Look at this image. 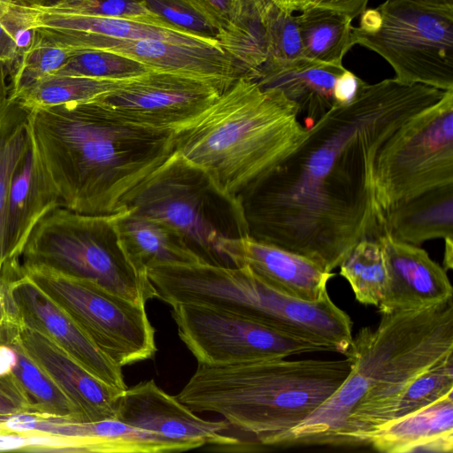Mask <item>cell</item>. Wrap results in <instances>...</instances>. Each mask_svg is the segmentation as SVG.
Returning <instances> with one entry per match:
<instances>
[{
    "label": "cell",
    "instance_id": "1",
    "mask_svg": "<svg viewBox=\"0 0 453 453\" xmlns=\"http://www.w3.org/2000/svg\"><path fill=\"white\" fill-rule=\"evenodd\" d=\"M443 94L395 78L365 81L350 104L307 127L303 142L241 195L248 235L327 272L338 267L359 241L383 234L373 184L378 150Z\"/></svg>",
    "mask_w": 453,
    "mask_h": 453
},
{
    "label": "cell",
    "instance_id": "2",
    "mask_svg": "<svg viewBox=\"0 0 453 453\" xmlns=\"http://www.w3.org/2000/svg\"><path fill=\"white\" fill-rule=\"evenodd\" d=\"M28 111L31 135L62 207L79 213L128 210L175 151L173 133L125 121L96 102Z\"/></svg>",
    "mask_w": 453,
    "mask_h": 453
},
{
    "label": "cell",
    "instance_id": "3",
    "mask_svg": "<svg viewBox=\"0 0 453 453\" xmlns=\"http://www.w3.org/2000/svg\"><path fill=\"white\" fill-rule=\"evenodd\" d=\"M453 352V302L381 314L362 327L344 356L351 370L310 417L273 447L368 445L380 416L421 372Z\"/></svg>",
    "mask_w": 453,
    "mask_h": 453
},
{
    "label": "cell",
    "instance_id": "4",
    "mask_svg": "<svg viewBox=\"0 0 453 453\" xmlns=\"http://www.w3.org/2000/svg\"><path fill=\"white\" fill-rule=\"evenodd\" d=\"M299 115L281 91L242 76L173 133L174 149L220 193L241 203L244 190L305 138L308 128Z\"/></svg>",
    "mask_w": 453,
    "mask_h": 453
},
{
    "label": "cell",
    "instance_id": "5",
    "mask_svg": "<svg viewBox=\"0 0 453 453\" xmlns=\"http://www.w3.org/2000/svg\"><path fill=\"white\" fill-rule=\"evenodd\" d=\"M269 359L198 364L175 395L194 412L216 413L254 442L274 441L310 417L344 382L351 359Z\"/></svg>",
    "mask_w": 453,
    "mask_h": 453
},
{
    "label": "cell",
    "instance_id": "6",
    "mask_svg": "<svg viewBox=\"0 0 453 453\" xmlns=\"http://www.w3.org/2000/svg\"><path fill=\"white\" fill-rule=\"evenodd\" d=\"M121 212L91 215L55 208L33 229L20 264L47 266L146 304L156 298V289L120 245L117 220Z\"/></svg>",
    "mask_w": 453,
    "mask_h": 453
},
{
    "label": "cell",
    "instance_id": "7",
    "mask_svg": "<svg viewBox=\"0 0 453 453\" xmlns=\"http://www.w3.org/2000/svg\"><path fill=\"white\" fill-rule=\"evenodd\" d=\"M353 39L381 56L395 80L453 89V9L387 0L361 14Z\"/></svg>",
    "mask_w": 453,
    "mask_h": 453
},
{
    "label": "cell",
    "instance_id": "8",
    "mask_svg": "<svg viewBox=\"0 0 453 453\" xmlns=\"http://www.w3.org/2000/svg\"><path fill=\"white\" fill-rule=\"evenodd\" d=\"M130 207L177 233L203 261L211 264H220L216 250L219 239L248 235L242 204L220 193L204 172L177 151Z\"/></svg>",
    "mask_w": 453,
    "mask_h": 453
},
{
    "label": "cell",
    "instance_id": "9",
    "mask_svg": "<svg viewBox=\"0 0 453 453\" xmlns=\"http://www.w3.org/2000/svg\"><path fill=\"white\" fill-rule=\"evenodd\" d=\"M453 183V89L404 121L381 145L374 195L384 219L393 206Z\"/></svg>",
    "mask_w": 453,
    "mask_h": 453
},
{
    "label": "cell",
    "instance_id": "10",
    "mask_svg": "<svg viewBox=\"0 0 453 453\" xmlns=\"http://www.w3.org/2000/svg\"><path fill=\"white\" fill-rule=\"evenodd\" d=\"M20 268L118 365L154 357L155 328L145 303L47 266L20 264Z\"/></svg>",
    "mask_w": 453,
    "mask_h": 453
},
{
    "label": "cell",
    "instance_id": "11",
    "mask_svg": "<svg viewBox=\"0 0 453 453\" xmlns=\"http://www.w3.org/2000/svg\"><path fill=\"white\" fill-rule=\"evenodd\" d=\"M171 307L179 336L197 364L224 365L326 351L316 343L233 313L188 303Z\"/></svg>",
    "mask_w": 453,
    "mask_h": 453
},
{
    "label": "cell",
    "instance_id": "12",
    "mask_svg": "<svg viewBox=\"0 0 453 453\" xmlns=\"http://www.w3.org/2000/svg\"><path fill=\"white\" fill-rule=\"evenodd\" d=\"M223 91L207 80L150 70L92 102L134 125L173 134L203 113Z\"/></svg>",
    "mask_w": 453,
    "mask_h": 453
},
{
    "label": "cell",
    "instance_id": "13",
    "mask_svg": "<svg viewBox=\"0 0 453 453\" xmlns=\"http://www.w3.org/2000/svg\"><path fill=\"white\" fill-rule=\"evenodd\" d=\"M73 52L102 50L134 59L152 70L184 74L212 81L223 90L241 76L220 45H191L156 39L119 40L72 37L53 42Z\"/></svg>",
    "mask_w": 453,
    "mask_h": 453
},
{
    "label": "cell",
    "instance_id": "14",
    "mask_svg": "<svg viewBox=\"0 0 453 453\" xmlns=\"http://www.w3.org/2000/svg\"><path fill=\"white\" fill-rule=\"evenodd\" d=\"M116 419L200 448L205 444H240L238 438L225 434L232 428L226 419L211 421L196 416L175 396L162 390L154 380L141 381L122 392Z\"/></svg>",
    "mask_w": 453,
    "mask_h": 453
},
{
    "label": "cell",
    "instance_id": "15",
    "mask_svg": "<svg viewBox=\"0 0 453 453\" xmlns=\"http://www.w3.org/2000/svg\"><path fill=\"white\" fill-rule=\"evenodd\" d=\"M9 288L20 322L50 338L100 380L120 390L127 388L121 367L108 357L21 268L11 278Z\"/></svg>",
    "mask_w": 453,
    "mask_h": 453
},
{
    "label": "cell",
    "instance_id": "16",
    "mask_svg": "<svg viewBox=\"0 0 453 453\" xmlns=\"http://www.w3.org/2000/svg\"><path fill=\"white\" fill-rule=\"evenodd\" d=\"M216 250L234 266H246L270 286L303 301L327 296V282L334 276L302 255L249 235L221 238Z\"/></svg>",
    "mask_w": 453,
    "mask_h": 453
},
{
    "label": "cell",
    "instance_id": "17",
    "mask_svg": "<svg viewBox=\"0 0 453 453\" xmlns=\"http://www.w3.org/2000/svg\"><path fill=\"white\" fill-rule=\"evenodd\" d=\"M378 238L388 268L384 296L378 305L380 314L423 310L452 298L447 271L425 250L386 233Z\"/></svg>",
    "mask_w": 453,
    "mask_h": 453
},
{
    "label": "cell",
    "instance_id": "18",
    "mask_svg": "<svg viewBox=\"0 0 453 453\" xmlns=\"http://www.w3.org/2000/svg\"><path fill=\"white\" fill-rule=\"evenodd\" d=\"M15 330L24 349L78 408L82 421L116 419L124 390L97 379L40 331L22 322Z\"/></svg>",
    "mask_w": 453,
    "mask_h": 453
},
{
    "label": "cell",
    "instance_id": "19",
    "mask_svg": "<svg viewBox=\"0 0 453 453\" xmlns=\"http://www.w3.org/2000/svg\"><path fill=\"white\" fill-rule=\"evenodd\" d=\"M18 430L24 434H49L74 439L82 453H165L200 448L118 419L85 422L28 412L20 416Z\"/></svg>",
    "mask_w": 453,
    "mask_h": 453
},
{
    "label": "cell",
    "instance_id": "20",
    "mask_svg": "<svg viewBox=\"0 0 453 453\" xmlns=\"http://www.w3.org/2000/svg\"><path fill=\"white\" fill-rule=\"evenodd\" d=\"M59 206H62L60 197L30 133L29 143L15 169L7 197L2 241L5 267L20 264L21 254L33 229L46 214Z\"/></svg>",
    "mask_w": 453,
    "mask_h": 453
},
{
    "label": "cell",
    "instance_id": "21",
    "mask_svg": "<svg viewBox=\"0 0 453 453\" xmlns=\"http://www.w3.org/2000/svg\"><path fill=\"white\" fill-rule=\"evenodd\" d=\"M18 8L28 27L49 41L94 36L119 40L156 39L191 45H220L217 41L206 40L155 23L69 13L41 4H18Z\"/></svg>",
    "mask_w": 453,
    "mask_h": 453
},
{
    "label": "cell",
    "instance_id": "22",
    "mask_svg": "<svg viewBox=\"0 0 453 453\" xmlns=\"http://www.w3.org/2000/svg\"><path fill=\"white\" fill-rule=\"evenodd\" d=\"M345 70L342 65L302 57L294 60H267L251 79L264 89L281 91L312 125L335 105L334 85Z\"/></svg>",
    "mask_w": 453,
    "mask_h": 453
},
{
    "label": "cell",
    "instance_id": "23",
    "mask_svg": "<svg viewBox=\"0 0 453 453\" xmlns=\"http://www.w3.org/2000/svg\"><path fill=\"white\" fill-rule=\"evenodd\" d=\"M368 445L383 453L453 451V392L372 433Z\"/></svg>",
    "mask_w": 453,
    "mask_h": 453
},
{
    "label": "cell",
    "instance_id": "24",
    "mask_svg": "<svg viewBox=\"0 0 453 453\" xmlns=\"http://www.w3.org/2000/svg\"><path fill=\"white\" fill-rule=\"evenodd\" d=\"M384 233L416 246L432 239H453V183L391 207L384 215Z\"/></svg>",
    "mask_w": 453,
    "mask_h": 453
},
{
    "label": "cell",
    "instance_id": "25",
    "mask_svg": "<svg viewBox=\"0 0 453 453\" xmlns=\"http://www.w3.org/2000/svg\"><path fill=\"white\" fill-rule=\"evenodd\" d=\"M117 231L122 249L141 271L147 272L157 265L203 261L177 233L158 221L135 214L131 207L120 213Z\"/></svg>",
    "mask_w": 453,
    "mask_h": 453
},
{
    "label": "cell",
    "instance_id": "26",
    "mask_svg": "<svg viewBox=\"0 0 453 453\" xmlns=\"http://www.w3.org/2000/svg\"><path fill=\"white\" fill-rule=\"evenodd\" d=\"M297 15L303 56L309 59L342 65L345 54L355 45L353 19L321 7L308 6Z\"/></svg>",
    "mask_w": 453,
    "mask_h": 453
},
{
    "label": "cell",
    "instance_id": "27",
    "mask_svg": "<svg viewBox=\"0 0 453 453\" xmlns=\"http://www.w3.org/2000/svg\"><path fill=\"white\" fill-rule=\"evenodd\" d=\"M9 324L0 331V342L10 344L16 353L14 375L31 402L34 413L82 421L78 408L33 360L20 344L15 327Z\"/></svg>",
    "mask_w": 453,
    "mask_h": 453
},
{
    "label": "cell",
    "instance_id": "28",
    "mask_svg": "<svg viewBox=\"0 0 453 453\" xmlns=\"http://www.w3.org/2000/svg\"><path fill=\"white\" fill-rule=\"evenodd\" d=\"M130 80V79H129ZM124 81L50 73L11 99L27 110L66 104L92 102L121 86Z\"/></svg>",
    "mask_w": 453,
    "mask_h": 453
},
{
    "label": "cell",
    "instance_id": "29",
    "mask_svg": "<svg viewBox=\"0 0 453 453\" xmlns=\"http://www.w3.org/2000/svg\"><path fill=\"white\" fill-rule=\"evenodd\" d=\"M28 113L27 109L9 97L8 91L0 99V273L6 268L2 241L10 185L30 140Z\"/></svg>",
    "mask_w": 453,
    "mask_h": 453
},
{
    "label": "cell",
    "instance_id": "30",
    "mask_svg": "<svg viewBox=\"0 0 453 453\" xmlns=\"http://www.w3.org/2000/svg\"><path fill=\"white\" fill-rule=\"evenodd\" d=\"M339 266L340 274L349 282L357 301L378 307L388 279L384 249L379 238L359 241Z\"/></svg>",
    "mask_w": 453,
    "mask_h": 453
},
{
    "label": "cell",
    "instance_id": "31",
    "mask_svg": "<svg viewBox=\"0 0 453 453\" xmlns=\"http://www.w3.org/2000/svg\"><path fill=\"white\" fill-rule=\"evenodd\" d=\"M218 41L234 62L241 76L251 78L267 60L263 16L253 0H246L240 18L219 35Z\"/></svg>",
    "mask_w": 453,
    "mask_h": 453
},
{
    "label": "cell",
    "instance_id": "32",
    "mask_svg": "<svg viewBox=\"0 0 453 453\" xmlns=\"http://www.w3.org/2000/svg\"><path fill=\"white\" fill-rule=\"evenodd\" d=\"M451 392L453 352L416 377L380 416L372 432L382 425L417 411Z\"/></svg>",
    "mask_w": 453,
    "mask_h": 453
},
{
    "label": "cell",
    "instance_id": "33",
    "mask_svg": "<svg viewBox=\"0 0 453 453\" xmlns=\"http://www.w3.org/2000/svg\"><path fill=\"white\" fill-rule=\"evenodd\" d=\"M73 54L35 32L31 45L6 69L9 97H14L42 77L58 71Z\"/></svg>",
    "mask_w": 453,
    "mask_h": 453
},
{
    "label": "cell",
    "instance_id": "34",
    "mask_svg": "<svg viewBox=\"0 0 453 453\" xmlns=\"http://www.w3.org/2000/svg\"><path fill=\"white\" fill-rule=\"evenodd\" d=\"M150 70L147 65L126 56L107 50H89L74 52L55 73L124 81L141 76Z\"/></svg>",
    "mask_w": 453,
    "mask_h": 453
},
{
    "label": "cell",
    "instance_id": "35",
    "mask_svg": "<svg viewBox=\"0 0 453 453\" xmlns=\"http://www.w3.org/2000/svg\"><path fill=\"white\" fill-rule=\"evenodd\" d=\"M262 15L267 60H294L303 57L297 15L283 12L273 4L268 5Z\"/></svg>",
    "mask_w": 453,
    "mask_h": 453
},
{
    "label": "cell",
    "instance_id": "36",
    "mask_svg": "<svg viewBox=\"0 0 453 453\" xmlns=\"http://www.w3.org/2000/svg\"><path fill=\"white\" fill-rule=\"evenodd\" d=\"M44 6L64 12L127 19L174 28L151 12L142 0H55Z\"/></svg>",
    "mask_w": 453,
    "mask_h": 453
},
{
    "label": "cell",
    "instance_id": "37",
    "mask_svg": "<svg viewBox=\"0 0 453 453\" xmlns=\"http://www.w3.org/2000/svg\"><path fill=\"white\" fill-rule=\"evenodd\" d=\"M146 7L173 27L210 41L219 32L187 0H142Z\"/></svg>",
    "mask_w": 453,
    "mask_h": 453
},
{
    "label": "cell",
    "instance_id": "38",
    "mask_svg": "<svg viewBox=\"0 0 453 453\" xmlns=\"http://www.w3.org/2000/svg\"><path fill=\"white\" fill-rule=\"evenodd\" d=\"M17 4L0 16V64L6 69L31 45L35 35Z\"/></svg>",
    "mask_w": 453,
    "mask_h": 453
},
{
    "label": "cell",
    "instance_id": "39",
    "mask_svg": "<svg viewBox=\"0 0 453 453\" xmlns=\"http://www.w3.org/2000/svg\"><path fill=\"white\" fill-rule=\"evenodd\" d=\"M187 1L218 30L219 35L236 22L242 15L246 3V0Z\"/></svg>",
    "mask_w": 453,
    "mask_h": 453
},
{
    "label": "cell",
    "instance_id": "40",
    "mask_svg": "<svg viewBox=\"0 0 453 453\" xmlns=\"http://www.w3.org/2000/svg\"><path fill=\"white\" fill-rule=\"evenodd\" d=\"M33 412L25 391L13 374L0 377V416Z\"/></svg>",
    "mask_w": 453,
    "mask_h": 453
},
{
    "label": "cell",
    "instance_id": "41",
    "mask_svg": "<svg viewBox=\"0 0 453 453\" xmlns=\"http://www.w3.org/2000/svg\"><path fill=\"white\" fill-rule=\"evenodd\" d=\"M19 271L6 268L0 273V331L5 325L20 323L18 308L9 288L11 278Z\"/></svg>",
    "mask_w": 453,
    "mask_h": 453
},
{
    "label": "cell",
    "instance_id": "42",
    "mask_svg": "<svg viewBox=\"0 0 453 453\" xmlns=\"http://www.w3.org/2000/svg\"><path fill=\"white\" fill-rule=\"evenodd\" d=\"M364 81L347 69L337 79L334 96L335 105H347L357 96ZM334 105V106H335Z\"/></svg>",
    "mask_w": 453,
    "mask_h": 453
},
{
    "label": "cell",
    "instance_id": "43",
    "mask_svg": "<svg viewBox=\"0 0 453 453\" xmlns=\"http://www.w3.org/2000/svg\"><path fill=\"white\" fill-rule=\"evenodd\" d=\"M368 2L369 0H303L302 10L308 6L326 8L354 19L366 10Z\"/></svg>",
    "mask_w": 453,
    "mask_h": 453
},
{
    "label": "cell",
    "instance_id": "44",
    "mask_svg": "<svg viewBox=\"0 0 453 453\" xmlns=\"http://www.w3.org/2000/svg\"><path fill=\"white\" fill-rule=\"evenodd\" d=\"M16 360L14 349L6 342H0V377L12 374Z\"/></svg>",
    "mask_w": 453,
    "mask_h": 453
},
{
    "label": "cell",
    "instance_id": "45",
    "mask_svg": "<svg viewBox=\"0 0 453 453\" xmlns=\"http://www.w3.org/2000/svg\"><path fill=\"white\" fill-rule=\"evenodd\" d=\"M256 4L261 6L273 4L278 9L294 13L296 11H301L303 8V0H253Z\"/></svg>",
    "mask_w": 453,
    "mask_h": 453
},
{
    "label": "cell",
    "instance_id": "46",
    "mask_svg": "<svg viewBox=\"0 0 453 453\" xmlns=\"http://www.w3.org/2000/svg\"><path fill=\"white\" fill-rule=\"evenodd\" d=\"M445 242V250H444V259H443V268L447 270H450L453 268V239L444 240Z\"/></svg>",
    "mask_w": 453,
    "mask_h": 453
},
{
    "label": "cell",
    "instance_id": "47",
    "mask_svg": "<svg viewBox=\"0 0 453 453\" xmlns=\"http://www.w3.org/2000/svg\"><path fill=\"white\" fill-rule=\"evenodd\" d=\"M7 70L5 66L0 64V99L8 91Z\"/></svg>",
    "mask_w": 453,
    "mask_h": 453
},
{
    "label": "cell",
    "instance_id": "48",
    "mask_svg": "<svg viewBox=\"0 0 453 453\" xmlns=\"http://www.w3.org/2000/svg\"><path fill=\"white\" fill-rule=\"evenodd\" d=\"M427 4L453 9V0H416Z\"/></svg>",
    "mask_w": 453,
    "mask_h": 453
},
{
    "label": "cell",
    "instance_id": "49",
    "mask_svg": "<svg viewBox=\"0 0 453 453\" xmlns=\"http://www.w3.org/2000/svg\"><path fill=\"white\" fill-rule=\"evenodd\" d=\"M16 3V0H0V16L7 12Z\"/></svg>",
    "mask_w": 453,
    "mask_h": 453
},
{
    "label": "cell",
    "instance_id": "50",
    "mask_svg": "<svg viewBox=\"0 0 453 453\" xmlns=\"http://www.w3.org/2000/svg\"><path fill=\"white\" fill-rule=\"evenodd\" d=\"M19 4L29 5V4H38L40 0H16Z\"/></svg>",
    "mask_w": 453,
    "mask_h": 453
},
{
    "label": "cell",
    "instance_id": "51",
    "mask_svg": "<svg viewBox=\"0 0 453 453\" xmlns=\"http://www.w3.org/2000/svg\"><path fill=\"white\" fill-rule=\"evenodd\" d=\"M55 0H40L38 4L41 5H48L54 2Z\"/></svg>",
    "mask_w": 453,
    "mask_h": 453
}]
</instances>
